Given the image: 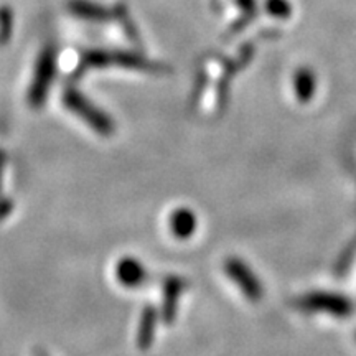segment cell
Here are the masks:
<instances>
[{
	"mask_svg": "<svg viewBox=\"0 0 356 356\" xmlns=\"http://www.w3.org/2000/svg\"><path fill=\"white\" fill-rule=\"evenodd\" d=\"M68 8L73 15H76L79 19L84 20L104 22L113 17V12H109L108 8L99 6V3L88 2V0H71L68 3Z\"/></svg>",
	"mask_w": 356,
	"mask_h": 356,
	"instance_id": "cell-4",
	"label": "cell"
},
{
	"mask_svg": "<svg viewBox=\"0 0 356 356\" xmlns=\"http://www.w3.org/2000/svg\"><path fill=\"white\" fill-rule=\"evenodd\" d=\"M56 71V51L53 47H47L38 58L37 70H35V76L32 88H30V101L33 104H40L47 96L48 88Z\"/></svg>",
	"mask_w": 356,
	"mask_h": 356,
	"instance_id": "cell-3",
	"label": "cell"
},
{
	"mask_svg": "<svg viewBox=\"0 0 356 356\" xmlns=\"http://www.w3.org/2000/svg\"><path fill=\"white\" fill-rule=\"evenodd\" d=\"M225 273L228 274V277L241 289V292L248 297L249 300H261L262 299V284L257 279V275L252 273V269L246 262L239 257H228L225 261Z\"/></svg>",
	"mask_w": 356,
	"mask_h": 356,
	"instance_id": "cell-2",
	"label": "cell"
},
{
	"mask_svg": "<svg viewBox=\"0 0 356 356\" xmlns=\"http://www.w3.org/2000/svg\"><path fill=\"white\" fill-rule=\"evenodd\" d=\"M297 307L307 312H325L335 315L337 318H346L353 312V305L346 297L328 292H312L302 296L297 300Z\"/></svg>",
	"mask_w": 356,
	"mask_h": 356,
	"instance_id": "cell-1",
	"label": "cell"
},
{
	"mask_svg": "<svg viewBox=\"0 0 356 356\" xmlns=\"http://www.w3.org/2000/svg\"><path fill=\"white\" fill-rule=\"evenodd\" d=\"M170 226L175 236L180 239H186L197 229V216L191 210L181 208V210L173 213V216L170 218Z\"/></svg>",
	"mask_w": 356,
	"mask_h": 356,
	"instance_id": "cell-5",
	"label": "cell"
},
{
	"mask_svg": "<svg viewBox=\"0 0 356 356\" xmlns=\"http://www.w3.org/2000/svg\"><path fill=\"white\" fill-rule=\"evenodd\" d=\"M355 340H356V335H355Z\"/></svg>",
	"mask_w": 356,
	"mask_h": 356,
	"instance_id": "cell-7",
	"label": "cell"
},
{
	"mask_svg": "<svg viewBox=\"0 0 356 356\" xmlns=\"http://www.w3.org/2000/svg\"><path fill=\"white\" fill-rule=\"evenodd\" d=\"M66 101H68L70 108H73L78 114L86 115L88 121L95 122V126L108 127V121H106V119H102V115L97 113L96 109H92L91 106H89L88 102L83 99L81 95H78V92H74V91H68V95H66Z\"/></svg>",
	"mask_w": 356,
	"mask_h": 356,
	"instance_id": "cell-6",
	"label": "cell"
}]
</instances>
